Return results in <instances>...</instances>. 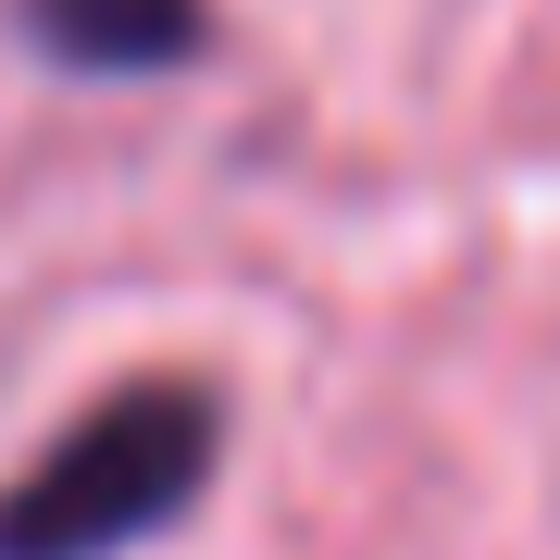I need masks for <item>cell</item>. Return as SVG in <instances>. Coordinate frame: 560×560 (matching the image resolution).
I'll return each mask as SVG.
<instances>
[{
	"label": "cell",
	"mask_w": 560,
	"mask_h": 560,
	"mask_svg": "<svg viewBox=\"0 0 560 560\" xmlns=\"http://www.w3.org/2000/svg\"><path fill=\"white\" fill-rule=\"evenodd\" d=\"M224 474V386L125 374L0 486V560H125L187 523Z\"/></svg>",
	"instance_id": "6da1fadb"
},
{
	"label": "cell",
	"mask_w": 560,
	"mask_h": 560,
	"mask_svg": "<svg viewBox=\"0 0 560 560\" xmlns=\"http://www.w3.org/2000/svg\"><path fill=\"white\" fill-rule=\"evenodd\" d=\"M13 25L75 75H175L212 50V0H13Z\"/></svg>",
	"instance_id": "7a4b0ae2"
}]
</instances>
